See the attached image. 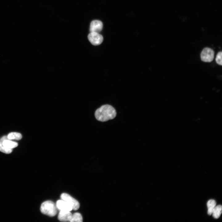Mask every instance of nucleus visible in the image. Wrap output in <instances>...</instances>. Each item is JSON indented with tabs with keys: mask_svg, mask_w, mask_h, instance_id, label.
Here are the masks:
<instances>
[{
	"mask_svg": "<svg viewBox=\"0 0 222 222\" xmlns=\"http://www.w3.org/2000/svg\"><path fill=\"white\" fill-rule=\"evenodd\" d=\"M72 214L70 211H60L58 215V220L62 222L70 221Z\"/></svg>",
	"mask_w": 222,
	"mask_h": 222,
	"instance_id": "nucleus-9",
	"label": "nucleus"
},
{
	"mask_svg": "<svg viewBox=\"0 0 222 222\" xmlns=\"http://www.w3.org/2000/svg\"><path fill=\"white\" fill-rule=\"evenodd\" d=\"M18 144L17 142L12 141L9 139L7 136H4L0 140V151L6 154L10 153L12 149L17 147Z\"/></svg>",
	"mask_w": 222,
	"mask_h": 222,
	"instance_id": "nucleus-2",
	"label": "nucleus"
},
{
	"mask_svg": "<svg viewBox=\"0 0 222 222\" xmlns=\"http://www.w3.org/2000/svg\"><path fill=\"white\" fill-rule=\"evenodd\" d=\"M222 51L219 52L217 54L216 58V61L217 64L222 65Z\"/></svg>",
	"mask_w": 222,
	"mask_h": 222,
	"instance_id": "nucleus-14",
	"label": "nucleus"
},
{
	"mask_svg": "<svg viewBox=\"0 0 222 222\" xmlns=\"http://www.w3.org/2000/svg\"><path fill=\"white\" fill-rule=\"evenodd\" d=\"M56 206L57 208L60 211H70L72 210L70 205L62 199L57 200Z\"/></svg>",
	"mask_w": 222,
	"mask_h": 222,
	"instance_id": "nucleus-8",
	"label": "nucleus"
},
{
	"mask_svg": "<svg viewBox=\"0 0 222 222\" xmlns=\"http://www.w3.org/2000/svg\"><path fill=\"white\" fill-rule=\"evenodd\" d=\"M222 211L221 205H218L214 208L212 213L213 217L215 219H218L220 216Z\"/></svg>",
	"mask_w": 222,
	"mask_h": 222,
	"instance_id": "nucleus-10",
	"label": "nucleus"
},
{
	"mask_svg": "<svg viewBox=\"0 0 222 222\" xmlns=\"http://www.w3.org/2000/svg\"><path fill=\"white\" fill-rule=\"evenodd\" d=\"M83 218L81 214L78 212H75L72 215L71 222H82Z\"/></svg>",
	"mask_w": 222,
	"mask_h": 222,
	"instance_id": "nucleus-12",
	"label": "nucleus"
},
{
	"mask_svg": "<svg viewBox=\"0 0 222 222\" xmlns=\"http://www.w3.org/2000/svg\"><path fill=\"white\" fill-rule=\"evenodd\" d=\"M103 24L102 22L99 20L92 21L90 24L89 30L90 32L99 33L102 30Z\"/></svg>",
	"mask_w": 222,
	"mask_h": 222,
	"instance_id": "nucleus-7",
	"label": "nucleus"
},
{
	"mask_svg": "<svg viewBox=\"0 0 222 222\" xmlns=\"http://www.w3.org/2000/svg\"><path fill=\"white\" fill-rule=\"evenodd\" d=\"M216 204V202L214 199H210L208 201L207 203V206L208 208V215H211L212 214Z\"/></svg>",
	"mask_w": 222,
	"mask_h": 222,
	"instance_id": "nucleus-11",
	"label": "nucleus"
},
{
	"mask_svg": "<svg viewBox=\"0 0 222 222\" xmlns=\"http://www.w3.org/2000/svg\"><path fill=\"white\" fill-rule=\"evenodd\" d=\"M116 115L115 109L109 105H102L97 109L95 113V116L98 121L104 122L114 118Z\"/></svg>",
	"mask_w": 222,
	"mask_h": 222,
	"instance_id": "nucleus-1",
	"label": "nucleus"
},
{
	"mask_svg": "<svg viewBox=\"0 0 222 222\" xmlns=\"http://www.w3.org/2000/svg\"><path fill=\"white\" fill-rule=\"evenodd\" d=\"M89 41L93 45H98L102 42L103 38L102 36L98 33L90 32L88 35Z\"/></svg>",
	"mask_w": 222,
	"mask_h": 222,
	"instance_id": "nucleus-6",
	"label": "nucleus"
},
{
	"mask_svg": "<svg viewBox=\"0 0 222 222\" xmlns=\"http://www.w3.org/2000/svg\"><path fill=\"white\" fill-rule=\"evenodd\" d=\"M7 138L10 140L15 139L20 140L22 138L21 134L17 132H11L7 136Z\"/></svg>",
	"mask_w": 222,
	"mask_h": 222,
	"instance_id": "nucleus-13",
	"label": "nucleus"
},
{
	"mask_svg": "<svg viewBox=\"0 0 222 222\" xmlns=\"http://www.w3.org/2000/svg\"><path fill=\"white\" fill-rule=\"evenodd\" d=\"M61 199L64 200L71 205L73 210H76L80 207L79 202L69 194L63 193L60 195Z\"/></svg>",
	"mask_w": 222,
	"mask_h": 222,
	"instance_id": "nucleus-4",
	"label": "nucleus"
},
{
	"mask_svg": "<svg viewBox=\"0 0 222 222\" xmlns=\"http://www.w3.org/2000/svg\"><path fill=\"white\" fill-rule=\"evenodd\" d=\"M214 52L212 49L206 47L203 49L201 53V60L205 62H211L214 59Z\"/></svg>",
	"mask_w": 222,
	"mask_h": 222,
	"instance_id": "nucleus-5",
	"label": "nucleus"
},
{
	"mask_svg": "<svg viewBox=\"0 0 222 222\" xmlns=\"http://www.w3.org/2000/svg\"><path fill=\"white\" fill-rule=\"evenodd\" d=\"M55 204L51 200H47L42 203L40 211L43 214L54 216L57 213V209Z\"/></svg>",
	"mask_w": 222,
	"mask_h": 222,
	"instance_id": "nucleus-3",
	"label": "nucleus"
}]
</instances>
